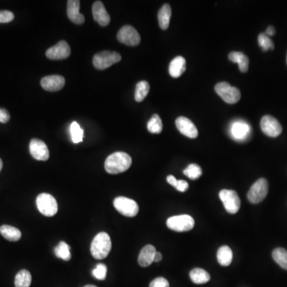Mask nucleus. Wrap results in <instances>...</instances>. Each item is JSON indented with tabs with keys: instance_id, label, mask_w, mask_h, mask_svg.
<instances>
[{
	"instance_id": "20",
	"label": "nucleus",
	"mask_w": 287,
	"mask_h": 287,
	"mask_svg": "<svg viewBox=\"0 0 287 287\" xmlns=\"http://www.w3.org/2000/svg\"><path fill=\"white\" fill-rule=\"evenodd\" d=\"M186 71V60L182 56L172 59L169 65V75L174 78H180Z\"/></svg>"
},
{
	"instance_id": "44",
	"label": "nucleus",
	"mask_w": 287,
	"mask_h": 287,
	"mask_svg": "<svg viewBox=\"0 0 287 287\" xmlns=\"http://www.w3.org/2000/svg\"><path fill=\"white\" fill-rule=\"evenodd\" d=\"M286 63H287V57H286Z\"/></svg>"
},
{
	"instance_id": "43",
	"label": "nucleus",
	"mask_w": 287,
	"mask_h": 287,
	"mask_svg": "<svg viewBox=\"0 0 287 287\" xmlns=\"http://www.w3.org/2000/svg\"><path fill=\"white\" fill-rule=\"evenodd\" d=\"M84 287H98V286H96V285H85Z\"/></svg>"
},
{
	"instance_id": "34",
	"label": "nucleus",
	"mask_w": 287,
	"mask_h": 287,
	"mask_svg": "<svg viewBox=\"0 0 287 287\" xmlns=\"http://www.w3.org/2000/svg\"><path fill=\"white\" fill-rule=\"evenodd\" d=\"M93 275L98 280L106 279L107 275V267L103 263H99L97 265L95 268L93 269Z\"/></svg>"
},
{
	"instance_id": "19",
	"label": "nucleus",
	"mask_w": 287,
	"mask_h": 287,
	"mask_svg": "<svg viewBox=\"0 0 287 287\" xmlns=\"http://www.w3.org/2000/svg\"><path fill=\"white\" fill-rule=\"evenodd\" d=\"M156 250L153 245H146L140 252L138 257V263L142 267L150 266L154 262V256Z\"/></svg>"
},
{
	"instance_id": "38",
	"label": "nucleus",
	"mask_w": 287,
	"mask_h": 287,
	"mask_svg": "<svg viewBox=\"0 0 287 287\" xmlns=\"http://www.w3.org/2000/svg\"><path fill=\"white\" fill-rule=\"evenodd\" d=\"M188 183L185 180H178L177 184H176V188L179 191H181V192H184V191H187L188 189Z\"/></svg>"
},
{
	"instance_id": "22",
	"label": "nucleus",
	"mask_w": 287,
	"mask_h": 287,
	"mask_svg": "<svg viewBox=\"0 0 287 287\" xmlns=\"http://www.w3.org/2000/svg\"><path fill=\"white\" fill-rule=\"evenodd\" d=\"M171 16H172V9L169 4L163 5L158 12L159 25L162 30H167L170 24Z\"/></svg>"
},
{
	"instance_id": "27",
	"label": "nucleus",
	"mask_w": 287,
	"mask_h": 287,
	"mask_svg": "<svg viewBox=\"0 0 287 287\" xmlns=\"http://www.w3.org/2000/svg\"><path fill=\"white\" fill-rule=\"evenodd\" d=\"M150 86L149 82L146 81H141L138 82L136 86V90H135V100L136 102H141L144 101L149 94Z\"/></svg>"
},
{
	"instance_id": "3",
	"label": "nucleus",
	"mask_w": 287,
	"mask_h": 287,
	"mask_svg": "<svg viewBox=\"0 0 287 287\" xmlns=\"http://www.w3.org/2000/svg\"><path fill=\"white\" fill-rule=\"evenodd\" d=\"M36 205L39 211L45 216H54L59 211L57 200L51 194L42 193L38 195Z\"/></svg>"
},
{
	"instance_id": "28",
	"label": "nucleus",
	"mask_w": 287,
	"mask_h": 287,
	"mask_svg": "<svg viewBox=\"0 0 287 287\" xmlns=\"http://www.w3.org/2000/svg\"><path fill=\"white\" fill-rule=\"evenodd\" d=\"M55 253L58 258H62L65 261H68L71 258V247L67 242L63 241H61L59 245L55 246Z\"/></svg>"
},
{
	"instance_id": "13",
	"label": "nucleus",
	"mask_w": 287,
	"mask_h": 287,
	"mask_svg": "<svg viewBox=\"0 0 287 287\" xmlns=\"http://www.w3.org/2000/svg\"><path fill=\"white\" fill-rule=\"evenodd\" d=\"M30 153L34 158L37 160L46 161L50 157V152L48 147L39 139H32L30 143Z\"/></svg>"
},
{
	"instance_id": "12",
	"label": "nucleus",
	"mask_w": 287,
	"mask_h": 287,
	"mask_svg": "<svg viewBox=\"0 0 287 287\" xmlns=\"http://www.w3.org/2000/svg\"><path fill=\"white\" fill-rule=\"evenodd\" d=\"M71 47L66 41H60L47 50L46 55L51 60H63L71 55Z\"/></svg>"
},
{
	"instance_id": "35",
	"label": "nucleus",
	"mask_w": 287,
	"mask_h": 287,
	"mask_svg": "<svg viewBox=\"0 0 287 287\" xmlns=\"http://www.w3.org/2000/svg\"><path fill=\"white\" fill-rule=\"evenodd\" d=\"M15 16L9 11H0V24H8L14 20Z\"/></svg>"
},
{
	"instance_id": "16",
	"label": "nucleus",
	"mask_w": 287,
	"mask_h": 287,
	"mask_svg": "<svg viewBox=\"0 0 287 287\" xmlns=\"http://www.w3.org/2000/svg\"><path fill=\"white\" fill-rule=\"evenodd\" d=\"M250 133V125L245 121H234L230 126V135L237 141H245L248 138Z\"/></svg>"
},
{
	"instance_id": "14",
	"label": "nucleus",
	"mask_w": 287,
	"mask_h": 287,
	"mask_svg": "<svg viewBox=\"0 0 287 287\" xmlns=\"http://www.w3.org/2000/svg\"><path fill=\"white\" fill-rule=\"evenodd\" d=\"M176 125L178 130L188 138L195 139L199 135L197 128L188 117H178L176 120Z\"/></svg>"
},
{
	"instance_id": "23",
	"label": "nucleus",
	"mask_w": 287,
	"mask_h": 287,
	"mask_svg": "<svg viewBox=\"0 0 287 287\" xmlns=\"http://www.w3.org/2000/svg\"><path fill=\"white\" fill-rule=\"evenodd\" d=\"M233 253L228 246H222L217 251V260L221 266H227L232 262Z\"/></svg>"
},
{
	"instance_id": "7",
	"label": "nucleus",
	"mask_w": 287,
	"mask_h": 287,
	"mask_svg": "<svg viewBox=\"0 0 287 287\" xmlns=\"http://www.w3.org/2000/svg\"><path fill=\"white\" fill-rule=\"evenodd\" d=\"M219 199L225 209L230 214H235L240 208L241 201L236 191L234 190L223 189L219 192Z\"/></svg>"
},
{
	"instance_id": "10",
	"label": "nucleus",
	"mask_w": 287,
	"mask_h": 287,
	"mask_svg": "<svg viewBox=\"0 0 287 287\" xmlns=\"http://www.w3.org/2000/svg\"><path fill=\"white\" fill-rule=\"evenodd\" d=\"M117 37L120 43L129 47H135L141 43V36L132 26H124L117 33Z\"/></svg>"
},
{
	"instance_id": "21",
	"label": "nucleus",
	"mask_w": 287,
	"mask_h": 287,
	"mask_svg": "<svg viewBox=\"0 0 287 287\" xmlns=\"http://www.w3.org/2000/svg\"><path fill=\"white\" fill-rule=\"evenodd\" d=\"M228 59L232 63H238L240 72L246 73L248 71L249 59L244 54L236 51L230 52L228 55Z\"/></svg>"
},
{
	"instance_id": "17",
	"label": "nucleus",
	"mask_w": 287,
	"mask_h": 287,
	"mask_svg": "<svg viewBox=\"0 0 287 287\" xmlns=\"http://www.w3.org/2000/svg\"><path fill=\"white\" fill-rule=\"evenodd\" d=\"M93 16L95 21L98 22L100 25L106 27L110 23V16L108 14L103 3L101 1H96L93 5Z\"/></svg>"
},
{
	"instance_id": "33",
	"label": "nucleus",
	"mask_w": 287,
	"mask_h": 287,
	"mask_svg": "<svg viewBox=\"0 0 287 287\" xmlns=\"http://www.w3.org/2000/svg\"><path fill=\"white\" fill-rule=\"evenodd\" d=\"M258 45L262 48V51H267L269 50H273L274 45L271 39L265 33H261L258 38Z\"/></svg>"
},
{
	"instance_id": "6",
	"label": "nucleus",
	"mask_w": 287,
	"mask_h": 287,
	"mask_svg": "<svg viewBox=\"0 0 287 287\" xmlns=\"http://www.w3.org/2000/svg\"><path fill=\"white\" fill-rule=\"evenodd\" d=\"M121 56L117 52L102 51L94 55L93 63L94 67L98 70H106L115 63H119Z\"/></svg>"
},
{
	"instance_id": "8",
	"label": "nucleus",
	"mask_w": 287,
	"mask_h": 287,
	"mask_svg": "<svg viewBox=\"0 0 287 287\" xmlns=\"http://www.w3.org/2000/svg\"><path fill=\"white\" fill-rule=\"evenodd\" d=\"M268 194V182L266 179L261 178L254 182L247 193V199L251 203H259Z\"/></svg>"
},
{
	"instance_id": "30",
	"label": "nucleus",
	"mask_w": 287,
	"mask_h": 287,
	"mask_svg": "<svg viewBox=\"0 0 287 287\" xmlns=\"http://www.w3.org/2000/svg\"><path fill=\"white\" fill-rule=\"evenodd\" d=\"M272 257L281 268L287 269V250L281 247L274 249L272 253Z\"/></svg>"
},
{
	"instance_id": "24",
	"label": "nucleus",
	"mask_w": 287,
	"mask_h": 287,
	"mask_svg": "<svg viewBox=\"0 0 287 287\" xmlns=\"http://www.w3.org/2000/svg\"><path fill=\"white\" fill-rule=\"evenodd\" d=\"M0 233L7 240L16 242L21 238L22 233L18 228L9 226V225H3L0 227Z\"/></svg>"
},
{
	"instance_id": "32",
	"label": "nucleus",
	"mask_w": 287,
	"mask_h": 287,
	"mask_svg": "<svg viewBox=\"0 0 287 287\" xmlns=\"http://www.w3.org/2000/svg\"><path fill=\"white\" fill-rule=\"evenodd\" d=\"M202 169L200 167L196 164H191L188 165L184 170V174L188 176L191 180H196L201 176Z\"/></svg>"
},
{
	"instance_id": "31",
	"label": "nucleus",
	"mask_w": 287,
	"mask_h": 287,
	"mask_svg": "<svg viewBox=\"0 0 287 287\" xmlns=\"http://www.w3.org/2000/svg\"><path fill=\"white\" fill-rule=\"evenodd\" d=\"M70 130H71V139H72L73 142L75 144L82 142L84 131L80 127V125L77 123L76 121L71 124Z\"/></svg>"
},
{
	"instance_id": "25",
	"label": "nucleus",
	"mask_w": 287,
	"mask_h": 287,
	"mask_svg": "<svg viewBox=\"0 0 287 287\" xmlns=\"http://www.w3.org/2000/svg\"><path fill=\"white\" fill-rule=\"evenodd\" d=\"M191 281L195 284L207 283L211 279L209 273L201 268H195L190 272Z\"/></svg>"
},
{
	"instance_id": "11",
	"label": "nucleus",
	"mask_w": 287,
	"mask_h": 287,
	"mask_svg": "<svg viewBox=\"0 0 287 287\" xmlns=\"http://www.w3.org/2000/svg\"><path fill=\"white\" fill-rule=\"evenodd\" d=\"M260 127L264 134L269 137H278L282 132L281 124L272 116H264L260 122Z\"/></svg>"
},
{
	"instance_id": "40",
	"label": "nucleus",
	"mask_w": 287,
	"mask_h": 287,
	"mask_svg": "<svg viewBox=\"0 0 287 287\" xmlns=\"http://www.w3.org/2000/svg\"><path fill=\"white\" fill-rule=\"evenodd\" d=\"M275 29H274V28H273V27H272V26H269V27H268L267 29H266V35L267 36H274V34H275Z\"/></svg>"
},
{
	"instance_id": "1",
	"label": "nucleus",
	"mask_w": 287,
	"mask_h": 287,
	"mask_svg": "<svg viewBox=\"0 0 287 287\" xmlns=\"http://www.w3.org/2000/svg\"><path fill=\"white\" fill-rule=\"evenodd\" d=\"M131 164V156L128 153L116 152L108 156L105 162V168L108 173L119 174L127 171Z\"/></svg>"
},
{
	"instance_id": "37",
	"label": "nucleus",
	"mask_w": 287,
	"mask_h": 287,
	"mask_svg": "<svg viewBox=\"0 0 287 287\" xmlns=\"http://www.w3.org/2000/svg\"><path fill=\"white\" fill-rule=\"evenodd\" d=\"M10 114L8 113V110L3 108H0V122L1 123H8L10 121Z\"/></svg>"
},
{
	"instance_id": "36",
	"label": "nucleus",
	"mask_w": 287,
	"mask_h": 287,
	"mask_svg": "<svg viewBox=\"0 0 287 287\" xmlns=\"http://www.w3.org/2000/svg\"><path fill=\"white\" fill-rule=\"evenodd\" d=\"M149 287H169V282L164 277H159L151 281Z\"/></svg>"
},
{
	"instance_id": "2",
	"label": "nucleus",
	"mask_w": 287,
	"mask_h": 287,
	"mask_svg": "<svg viewBox=\"0 0 287 287\" xmlns=\"http://www.w3.org/2000/svg\"><path fill=\"white\" fill-rule=\"evenodd\" d=\"M111 248L112 242L110 235L106 232H100L93 239L90 251L94 258L101 260L109 255Z\"/></svg>"
},
{
	"instance_id": "18",
	"label": "nucleus",
	"mask_w": 287,
	"mask_h": 287,
	"mask_svg": "<svg viewBox=\"0 0 287 287\" xmlns=\"http://www.w3.org/2000/svg\"><path fill=\"white\" fill-rule=\"evenodd\" d=\"M80 1L79 0H69L67 2V16L68 18L75 24H83L85 17L79 12Z\"/></svg>"
},
{
	"instance_id": "9",
	"label": "nucleus",
	"mask_w": 287,
	"mask_h": 287,
	"mask_svg": "<svg viewBox=\"0 0 287 287\" xmlns=\"http://www.w3.org/2000/svg\"><path fill=\"white\" fill-rule=\"evenodd\" d=\"M114 206L121 215L125 216L134 217L139 212V206L137 202L125 196L116 198L114 199Z\"/></svg>"
},
{
	"instance_id": "29",
	"label": "nucleus",
	"mask_w": 287,
	"mask_h": 287,
	"mask_svg": "<svg viewBox=\"0 0 287 287\" xmlns=\"http://www.w3.org/2000/svg\"><path fill=\"white\" fill-rule=\"evenodd\" d=\"M147 128H148V130L151 133L159 134V133L162 132V121L160 119V116L158 114H154L153 117H151L149 122L147 124Z\"/></svg>"
},
{
	"instance_id": "26",
	"label": "nucleus",
	"mask_w": 287,
	"mask_h": 287,
	"mask_svg": "<svg viewBox=\"0 0 287 287\" xmlns=\"http://www.w3.org/2000/svg\"><path fill=\"white\" fill-rule=\"evenodd\" d=\"M32 274L27 269H22L16 276V287H30L32 284Z\"/></svg>"
},
{
	"instance_id": "42",
	"label": "nucleus",
	"mask_w": 287,
	"mask_h": 287,
	"mask_svg": "<svg viewBox=\"0 0 287 287\" xmlns=\"http://www.w3.org/2000/svg\"><path fill=\"white\" fill-rule=\"evenodd\" d=\"M2 168H3V160H1V158H0V172H1V170H2Z\"/></svg>"
},
{
	"instance_id": "5",
	"label": "nucleus",
	"mask_w": 287,
	"mask_h": 287,
	"mask_svg": "<svg viewBox=\"0 0 287 287\" xmlns=\"http://www.w3.org/2000/svg\"><path fill=\"white\" fill-rule=\"evenodd\" d=\"M195 221L189 215H175L168 218L167 220V226L171 230L177 232L188 231L193 228Z\"/></svg>"
},
{
	"instance_id": "15",
	"label": "nucleus",
	"mask_w": 287,
	"mask_h": 287,
	"mask_svg": "<svg viewBox=\"0 0 287 287\" xmlns=\"http://www.w3.org/2000/svg\"><path fill=\"white\" fill-rule=\"evenodd\" d=\"M65 82V78L61 75H50L42 78L41 86L47 91L55 92L64 87Z\"/></svg>"
},
{
	"instance_id": "4",
	"label": "nucleus",
	"mask_w": 287,
	"mask_h": 287,
	"mask_svg": "<svg viewBox=\"0 0 287 287\" xmlns=\"http://www.w3.org/2000/svg\"><path fill=\"white\" fill-rule=\"evenodd\" d=\"M215 92L227 104H235L240 100L241 93L236 87L230 86L228 82H219L215 86Z\"/></svg>"
},
{
	"instance_id": "41",
	"label": "nucleus",
	"mask_w": 287,
	"mask_h": 287,
	"mask_svg": "<svg viewBox=\"0 0 287 287\" xmlns=\"http://www.w3.org/2000/svg\"><path fill=\"white\" fill-rule=\"evenodd\" d=\"M161 259H162V254H161V253H160V252L156 251L154 256V262H160Z\"/></svg>"
},
{
	"instance_id": "39",
	"label": "nucleus",
	"mask_w": 287,
	"mask_h": 287,
	"mask_svg": "<svg viewBox=\"0 0 287 287\" xmlns=\"http://www.w3.org/2000/svg\"><path fill=\"white\" fill-rule=\"evenodd\" d=\"M167 181H168V184H170V185L173 186V187L176 188L178 180H176L175 176H172V175L168 176V177H167Z\"/></svg>"
}]
</instances>
